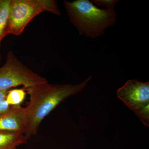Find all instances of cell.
<instances>
[{"label": "cell", "mask_w": 149, "mask_h": 149, "mask_svg": "<svg viewBox=\"0 0 149 149\" xmlns=\"http://www.w3.org/2000/svg\"><path fill=\"white\" fill-rule=\"evenodd\" d=\"M89 76L77 85L53 84L47 83L26 91L29 101L24 107L27 124L24 135L27 139L35 136L43 119L61 103L82 91L92 79Z\"/></svg>", "instance_id": "1"}, {"label": "cell", "mask_w": 149, "mask_h": 149, "mask_svg": "<svg viewBox=\"0 0 149 149\" xmlns=\"http://www.w3.org/2000/svg\"><path fill=\"white\" fill-rule=\"evenodd\" d=\"M63 4L70 22L80 35L96 39L116 22L114 8H99L89 0H65Z\"/></svg>", "instance_id": "2"}, {"label": "cell", "mask_w": 149, "mask_h": 149, "mask_svg": "<svg viewBox=\"0 0 149 149\" xmlns=\"http://www.w3.org/2000/svg\"><path fill=\"white\" fill-rule=\"evenodd\" d=\"M61 15L56 1L11 0L6 35L19 36L35 17L44 12Z\"/></svg>", "instance_id": "3"}, {"label": "cell", "mask_w": 149, "mask_h": 149, "mask_svg": "<svg viewBox=\"0 0 149 149\" xmlns=\"http://www.w3.org/2000/svg\"><path fill=\"white\" fill-rule=\"evenodd\" d=\"M45 77L29 69L13 51L7 54L5 63L0 67V91L22 85L25 90L47 83Z\"/></svg>", "instance_id": "4"}, {"label": "cell", "mask_w": 149, "mask_h": 149, "mask_svg": "<svg viewBox=\"0 0 149 149\" xmlns=\"http://www.w3.org/2000/svg\"><path fill=\"white\" fill-rule=\"evenodd\" d=\"M122 100L140 118L144 124L149 125V82L128 80L117 91Z\"/></svg>", "instance_id": "5"}, {"label": "cell", "mask_w": 149, "mask_h": 149, "mask_svg": "<svg viewBox=\"0 0 149 149\" xmlns=\"http://www.w3.org/2000/svg\"><path fill=\"white\" fill-rule=\"evenodd\" d=\"M27 124L24 107L20 105L10 106L0 116V130L24 134Z\"/></svg>", "instance_id": "6"}, {"label": "cell", "mask_w": 149, "mask_h": 149, "mask_svg": "<svg viewBox=\"0 0 149 149\" xmlns=\"http://www.w3.org/2000/svg\"><path fill=\"white\" fill-rule=\"evenodd\" d=\"M24 134L0 130V149H12L27 143Z\"/></svg>", "instance_id": "7"}, {"label": "cell", "mask_w": 149, "mask_h": 149, "mask_svg": "<svg viewBox=\"0 0 149 149\" xmlns=\"http://www.w3.org/2000/svg\"><path fill=\"white\" fill-rule=\"evenodd\" d=\"M11 0H0V46L6 35L7 27ZM1 59L0 55V60Z\"/></svg>", "instance_id": "8"}, {"label": "cell", "mask_w": 149, "mask_h": 149, "mask_svg": "<svg viewBox=\"0 0 149 149\" xmlns=\"http://www.w3.org/2000/svg\"><path fill=\"white\" fill-rule=\"evenodd\" d=\"M25 90L24 89H16L8 91L6 97V101L10 106L20 105L25 99Z\"/></svg>", "instance_id": "9"}, {"label": "cell", "mask_w": 149, "mask_h": 149, "mask_svg": "<svg viewBox=\"0 0 149 149\" xmlns=\"http://www.w3.org/2000/svg\"><path fill=\"white\" fill-rule=\"evenodd\" d=\"M96 6H102L105 8H114L115 6L120 1L118 0H92L91 1Z\"/></svg>", "instance_id": "10"}, {"label": "cell", "mask_w": 149, "mask_h": 149, "mask_svg": "<svg viewBox=\"0 0 149 149\" xmlns=\"http://www.w3.org/2000/svg\"><path fill=\"white\" fill-rule=\"evenodd\" d=\"M10 107L6 100L0 102V116L7 111Z\"/></svg>", "instance_id": "11"}, {"label": "cell", "mask_w": 149, "mask_h": 149, "mask_svg": "<svg viewBox=\"0 0 149 149\" xmlns=\"http://www.w3.org/2000/svg\"><path fill=\"white\" fill-rule=\"evenodd\" d=\"M8 91H0V102L6 100Z\"/></svg>", "instance_id": "12"}, {"label": "cell", "mask_w": 149, "mask_h": 149, "mask_svg": "<svg viewBox=\"0 0 149 149\" xmlns=\"http://www.w3.org/2000/svg\"><path fill=\"white\" fill-rule=\"evenodd\" d=\"M12 149H17L16 148H15Z\"/></svg>", "instance_id": "13"}]
</instances>
